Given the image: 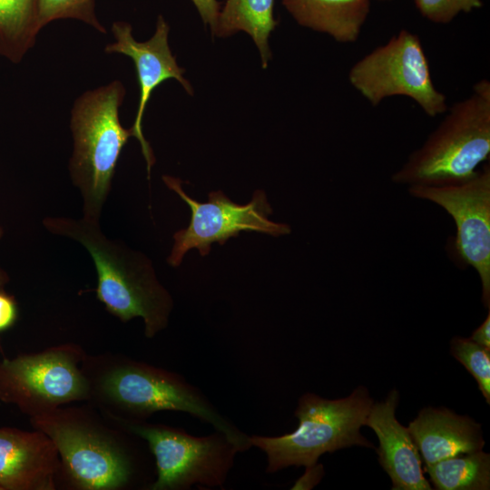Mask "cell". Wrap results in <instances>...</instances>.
I'll list each match as a JSON object with an SVG mask.
<instances>
[{
  "instance_id": "1",
  "label": "cell",
  "mask_w": 490,
  "mask_h": 490,
  "mask_svg": "<svg viewBox=\"0 0 490 490\" xmlns=\"http://www.w3.org/2000/svg\"><path fill=\"white\" fill-rule=\"evenodd\" d=\"M82 368L89 387L86 402L114 421H145L165 410L185 412L211 424L240 452L251 447L250 436L177 373L115 354H86Z\"/></svg>"
},
{
  "instance_id": "2",
  "label": "cell",
  "mask_w": 490,
  "mask_h": 490,
  "mask_svg": "<svg viewBox=\"0 0 490 490\" xmlns=\"http://www.w3.org/2000/svg\"><path fill=\"white\" fill-rule=\"evenodd\" d=\"M30 421L56 447L59 486L124 490L140 483L142 460L132 439L134 435L89 403L62 406Z\"/></svg>"
},
{
  "instance_id": "3",
  "label": "cell",
  "mask_w": 490,
  "mask_h": 490,
  "mask_svg": "<svg viewBox=\"0 0 490 490\" xmlns=\"http://www.w3.org/2000/svg\"><path fill=\"white\" fill-rule=\"evenodd\" d=\"M51 233L79 242L93 259L97 275L96 297L122 322L141 318L148 338L164 329L173 301L156 278L151 260L121 241L106 237L99 221L47 216Z\"/></svg>"
},
{
  "instance_id": "4",
  "label": "cell",
  "mask_w": 490,
  "mask_h": 490,
  "mask_svg": "<svg viewBox=\"0 0 490 490\" xmlns=\"http://www.w3.org/2000/svg\"><path fill=\"white\" fill-rule=\"evenodd\" d=\"M446 114L418 149L391 177L409 186H441L465 181L490 155V83L480 80L472 93Z\"/></svg>"
},
{
  "instance_id": "5",
  "label": "cell",
  "mask_w": 490,
  "mask_h": 490,
  "mask_svg": "<svg viewBox=\"0 0 490 490\" xmlns=\"http://www.w3.org/2000/svg\"><path fill=\"white\" fill-rule=\"evenodd\" d=\"M125 93L123 84L115 80L84 92L71 111L74 151L69 173L82 196L83 217L90 220H100L121 152L132 136L119 118Z\"/></svg>"
},
{
  "instance_id": "6",
  "label": "cell",
  "mask_w": 490,
  "mask_h": 490,
  "mask_svg": "<svg viewBox=\"0 0 490 490\" xmlns=\"http://www.w3.org/2000/svg\"><path fill=\"white\" fill-rule=\"evenodd\" d=\"M373 403L363 386L338 399L305 393L294 412L299 426L293 432L279 436L253 435L250 441L265 453L269 474L291 466H312L325 453L353 446L375 448L360 433Z\"/></svg>"
},
{
  "instance_id": "7",
  "label": "cell",
  "mask_w": 490,
  "mask_h": 490,
  "mask_svg": "<svg viewBox=\"0 0 490 490\" xmlns=\"http://www.w3.org/2000/svg\"><path fill=\"white\" fill-rule=\"evenodd\" d=\"M145 442L155 460L149 490H186L198 485L222 487L239 453L221 432L195 436L184 430L145 421H115Z\"/></svg>"
},
{
  "instance_id": "8",
  "label": "cell",
  "mask_w": 490,
  "mask_h": 490,
  "mask_svg": "<svg viewBox=\"0 0 490 490\" xmlns=\"http://www.w3.org/2000/svg\"><path fill=\"white\" fill-rule=\"evenodd\" d=\"M348 81L372 106L399 95L415 101L429 117L448 108L446 96L434 84L420 38L407 29L356 62Z\"/></svg>"
},
{
  "instance_id": "9",
  "label": "cell",
  "mask_w": 490,
  "mask_h": 490,
  "mask_svg": "<svg viewBox=\"0 0 490 490\" xmlns=\"http://www.w3.org/2000/svg\"><path fill=\"white\" fill-rule=\"evenodd\" d=\"M86 353L64 343L0 363V397L31 416L74 402L87 401L89 387L82 368Z\"/></svg>"
},
{
  "instance_id": "10",
  "label": "cell",
  "mask_w": 490,
  "mask_h": 490,
  "mask_svg": "<svg viewBox=\"0 0 490 490\" xmlns=\"http://www.w3.org/2000/svg\"><path fill=\"white\" fill-rule=\"evenodd\" d=\"M162 181L184 201L191 212L188 227L173 235L174 243L167 258L172 267L180 266L190 250L197 249L201 256H206L212 243L224 245L240 231H255L274 237L291 232L288 224L269 219L272 209L266 193L261 190L255 191L251 201L243 205L234 202L221 191L210 192L209 201L200 202L186 194L181 180L163 175Z\"/></svg>"
},
{
  "instance_id": "11",
  "label": "cell",
  "mask_w": 490,
  "mask_h": 490,
  "mask_svg": "<svg viewBox=\"0 0 490 490\" xmlns=\"http://www.w3.org/2000/svg\"><path fill=\"white\" fill-rule=\"evenodd\" d=\"M409 194L437 204L454 220L456 236L449 245L452 260L472 267L481 281L482 302L490 309V166L484 164L470 179L441 186L413 185Z\"/></svg>"
},
{
  "instance_id": "12",
  "label": "cell",
  "mask_w": 490,
  "mask_h": 490,
  "mask_svg": "<svg viewBox=\"0 0 490 490\" xmlns=\"http://www.w3.org/2000/svg\"><path fill=\"white\" fill-rule=\"evenodd\" d=\"M169 24L159 15L153 35L145 42H138L132 36V25L123 21L112 24L114 43L105 46L107 54H121L129 56L135 65L140 89V97L136 116L131 127L132 136L140 142L142 154L147 162L150 173L154 163V156L149 142L142 132V118L148 101L152 92L168 79H175L183 86L185 91L192 95L191 83L182 74L185 70L180 67L168 43Z\"/></svg>"
},
{
  "instance_id": "13",
  "label": "cell",
  "mask_w": 490,
  "mask_h": 490,
  "mask_svg": "<svg viewBox=\"0 0 490 490\" xmlns=\"http://www.w3.org/2000/svg\"><path fill=\"white\" fill-rule=\"evenodd\" d=\"M60 458L42 431L0 428V489L54 490Z\"/></svg>"
},
{
  "instance_id": "14",
  "label": "cell",
  "mask_w": 490,
  "mask_h": 490,
  "mask_svg": "<svg viewBox=\"0 0 490 490\" xmlns=\"http://www.w3.org/2000/svg\"><path fill=\"white\" fill-rule=\"evenodd\" d=\"M399 392L392 389L386 399L374 402L365 426L377 435L378 463L390 477L392 490H431L424 475L418 449L407 429L396 417Z\"/></svg>"
},
{
  "instance_id": "15",
  "label": "cell",
  "mask_w": 490,
  "mask_h": 490,
  "mask_svg": "<svg viewBox=\"0 0 490 490\" xmlns=\"http://www.w3.org/2000/svg\"><path fill=\"white\" fill-rule=\"evenodd\" d=\"M407 429L425 466L476 452L485 446L481 424L443 407L422 408Z\"/></svg>"
},
{
  "instance_id": "16",
  "label": "cell",
  "mask_w": 490,
  "mask_h": 490,
  "mask_svg": "<svg viewBox=\"0 0 490 490\" xmlns=\"http://www.w3.org/2000/svg\"><path fill=\"white\" fill-rule=\"evenodd\" d=\"M282 5L299 25L345 44L358 41L370 12V0H282Z\"/></svg>"
},
{
  "instance_id": "17",
  "label": "cell",
  "mask_w": 490,
  "mask_h": 490,
  "mask_svg": "<svg viewBox=\"0 0 490 490\" xmlns=\"http://www.w3.org/2000/svg\"><path fill=\"white\" fill-rule=\"evenodd\" d=\"M273 9L274 0H226L211 34L219 37L239 31L249 34L259 49L265 69L271 58L269 37L278 25Z\"/></svg>"
},
{
  "instance_id": "18",
  "label": "cell",
  "mask_w": 490,
  "mask_h": 490,
  "mask_svg": "<svg viewBox=\"0 0 490 490\" xmlns=\"http://www.w3.org/2000/svg\"><path fill=\"white\" fill-rule=\"evenodd\" d=\"M39 32L37 0H0V56L20 63Z\"/></svg>"
},
{
  "instance_id": "19",
  "label": "cell",
  "mask_w": 490,
  "mask_h": 490,
  "mask_svg": "<svg viewBox=\"0 0 490 490\" xmlns=\"http://www.w3.org/2000/svg\"><path fill=\"white\" fill-rule=\"evenodd\" d=\"M425 472L438 490L490 489V455L483 449L425 466Z\"/></svg>"
},
{
  "instance_id": "20",
  "label": "cell",
  "mask_w": 490,
  "mask_h": 490,
  "mask_svg": "<svg viewBox=\"0 0 490 490\" xmlns=\"http://www.w3.org/2000/svg\"><path fill=\"white\" fill-rule=\"evenodd\" d=\"M450 353L473 376L485 402L490 404V348L469 338L454 337Z\"/></svg>"
},
{
  "instance_id": "21",
  "label": "cell",
  "mask_w": 490,
  "mask_h": 490,
  "mask_svg": "<svg viewBox=\"0 0 490 490\" xmlns=\"http://www.w3.org/2000/svg\"><path fill=\"white\" fill-rule=\"evenodd\" d=\"M40 30L58 19L80 20L102 34L107 31L95 14L94 0H37Z\"/></svg>"
},
{
  "instance_id": "22",
  "label": "cell",
  "mask_w": 490,
  "mask_h": 490,
  "mask_svg": "<svg viewBox=\"0 0 490 490\" xmlns=\"http://www.w3.org/2000/svg\"><path fill=\"white\" fill-rule=\"evenodd\" d=\"M420 15L436 24L450 23L460 13L482 7L483 0H413Z\"/></svg>"
},
{
  "instance_id": "23",
  "label": "cell",
  "mask_w": 490,
  "mask_h": 490,
  "mask_svg": "<svg viewBox=\"0 0 490 490\" xmlns=\"http://www.w3.org/2000/svg\"><path fill=\"white\" fill-rule=\"evenodd\" d=\"M196 6L204 24H209L213 31L220 11L221 4L217 0H191Z\"/></svg>"
},
{
  "instance_id": "24",
  "label": "cell",
  "mask_w": 490,
  "mask_h": 490,
  "mask_svg": "<svg viewBox=\"0 0 490 490\" xmlns=\"http://www.w3.org/2000/svg\"><path fill=\"white\" fill-rule=\"evenodd\" d=\"M17 318V307L13 297L0 291V331L10 328Z\"/></svg>"
},
{
  "instance_id": "25",
  "label": "cell",
  "mask_w": 490,
  "mask_h": 490,
  "mask_svg": "<svg viewBox=\"0 0 490 490\" xmlns=\"http://www.w3.org/2000/svg\"><path fill=\"white\" fill-rule=\"evenodd\" d=\"M325 474L322 464H314L306 466L305 473L295 482L291 489L309 490L316 486L322 479Z\"/></svg>"
},
{
  "instance_id": "26",
  "label": "cell",
  "mask_w": 490,
  "mask_h": 490,
  "mask_svg": "<svg viewBox=\"0 0 490 490\" xmlns=\"http://www.w3.org/2000/svg\"><path fill=\"white\" fill-rule=\"evenodd\" d=\"M475 343L490 348V311L485 320L473 331L469 338Z\"/></svg>"
},
{
  "instance_id": "27",
  "label": "cell",
  "mask_w": 490,
  "mask_h": 490,
  "mask_svg": "<svg viewBox=\"0 0 490 490\" xmlns=\"http://www.w3.org/2000/svg\"><path fill=\"white\" fill-rule=\"evenodd\" d=\"M9 281V277L7 273L0 266V291L4 290L5 286Z\"/></svg>"
},
{
  "instance_id": "28",
  "label": "cell",
  "mask_w": 490,
  "mask_h": 490,
  "mask_svg": "<svg viewBox=\"0 0 490 490\" xmlns=\"http://www.w3.org/2000/svg\"><path fill=\"white\" fill-rule=\"evenodd\" d=\"M3 234H4V230H3L2 226L0 225V240H1L2 237H3Z\"/></svg>"
},
{
  "instance_id": "29",
  "label": "cell",
  "mask_w": 490,
  "mask_h": 490,
  "mask_svg": "<svg viewBox=\"0 0 490 490\" xmlns=\"http://www.w3.org/2000/svg\"><path fill=\"white\" fill-rule=\"evenodd\" d=\"M377 1H391V0H377Z\"/></svg>"
}]
</instances>
